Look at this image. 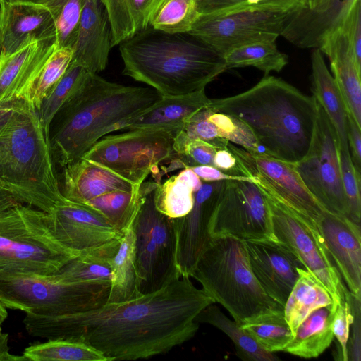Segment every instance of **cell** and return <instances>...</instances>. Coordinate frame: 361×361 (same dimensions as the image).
<instances>
[{"instance_id": "cell-49", "label": "cell", "mask_w": 361, "mask_h": 361, "mask_svg": "<svg viewBox=\"0 0 361 361\" xmlns=\"http://www.w3.org/2000/svg\"><path fill=\"white\" fill-rule=\"evenodd\" d=\"M191 169L201 179V180L204 182H214L226 180H250V179L246 176L231 175L211 165H200L192 167Z\"/></svg>"}, {"instance_id": "cell-6", "label": "cell", "mask_w": 361, "mask_h": 361, "mask_svg": "<svg viewBox=\"0 0 361 361\" xmlns=\"http://www.w3.org/2000/svg\"><path fill=\"white\" fill-rule=\"evenodd\" d=\"M190 278L240 324L283 309L262 289L250 265L245 240L230 235L212 237Z\"/></svg>"}, {"instance_id": "cell-10", "label": "cell", "mask_w": 361, "mask_h": 361, "mask_svg": "<svg viewBox=\"0 0 361 361\" xmlns=\"http://www.w3.org/2000/svg\"><path fill=\"white\" fill-rule=\"evenodd\" d=\"M152 186L142 197L134 221L135 264L141 294L156 291L180 276L171 219L158 211Z\"/></svg>"}, {"instance_id": "cell-18", "label": "cell", "mask_w": 361, "mask_h": 361, "mask_svg": "<svg viewBox=\"0 0 361 361\" xmlns=\"http://www.w3.org/2000/svg\"><path fill=\"white\" fill-rule=\"evenodd\" d=\"M357 0H322L292 11L281 35L297 47L319 49L340 30Z\"/></svg>"}, {"instance_id": "cell-7", "label": "cell", "mask_w": 361, "mask_h": 361, "mask_svg": "<svg viewBox=\"0 0 361 361\" xmlns=\"http://www.w3.org/2000/svg\"><path fill=\"white\" fill-rule=\"evenodd\" d=\"M80 253L56 239L47 212L22 204L0 212V271L51 275Z\"/></svg>"}, {"instance_id": "cell-13", "label": "cell", "mask_w": 361, "mask_h": 361, "mask_svg": "<svg viewBox=\"0 0 361 361\" xmlns=\"http://www.w3.org/2000/svg\"><path fill=\"white\" fill-rule=\"evenodd\" d=\"M276 240L290 249L325 287L332 299H347L349 290L334 264L318 227L265 195Z\"/></svg>"}, {"instance_id": "cell-36", "label": "cell", "mask_w": 361, "mask_h": 361, "mask_svg": "<svg viewBox=\"0 0 361 361\" xmlns=\"http://www.w3.org/2000/svg\"><path fill=\"white\" fill-rule=\"evenodd\" d=\"M269 353L284 351L294 337L285 319L283 309L250 319L239 326Z\"/></svg>"}, {"instance_id": "cell-51", "label": "cell", "mask_w": 361, "mask_h": 361, "mask_svg": "<svg viewBox=\"0 0 361 361\" xmlns=\"http://www.w3.org/2000/svg\"><path fill=\"white\" fill-rule=\"evenodd\" d=\"M26 360L23 355H14L10 353L8 334L4 333L0 327V361Z\"/></svg>"}, {"instance_id": "cell-37", "label": "cell", "mask_w": 361, "mask_h": 361, "mask_svg": "<svg viewBox=\"0 0 361 361\" xmlns=\"http://www.w3.org/2000/svg\"><path fill=\"white\" fill-rule=\"evenodd\" d=\"M90 73L82 65L71 61L63 76L43 99L37 111L41 123L49 135L50 125L55 115Z\"/></svg>"}, {"instance_id": "cell-1", "label": "cell", "mask_w": 361, "mask_h": 361, "mask_svg": "<svg viewBox=\"0 0 361 361\" xmlns=\"http://www.w3.org/2000/svg\"><path fill=\"white\" fill-rule=\"evenodd\" d=\"M215 303L190 277L152 293L106 302L89 311L58 316L26 313L27 333L48 339L84 341L113 360L147 359L181 345L197 334L198 314Z\"/></svg>"}, {"instance_id": "cell-31", "label": "cell", "mask_w": 361, "mask_h": 361, "mask_svg": "<svg viewBox=\"0 0 361 361\" xmlns=\"http://www.w3.org/2000/svg\"><path fill=\"white\" fill-rule=\"evenodd\" d=\"M121 238L81 252L55 274L68 282L111 283L113 259L118 249Z\"/></svg>"}, {"instance_id": "cell-23", "label": "cell", "mask_w": 361, "mask_h": 361, "mask_svg": "<svg viewBox=\"0 0 361 361\" xmlns=\"http://www.w3.org/2000/svg\"><path fill=\"white\" fill-rule=\"evenodd\" d=\"M56 49L55 37L36 39L11 54L0 56V104L21 99Z\"/></svg>"}, {"instance_id": "cell-16", "label": "cell", "mask_w": 361, "mask_h": 361, "mask_svg": "<svg viewBox=\"0 0 361 361\" xmlns=\"http://www.w3.org/2000/svg\"><path fill=\"white\" fill-rule=\"evenodd\" d=\"M49 228L65 247L82 252L100 247L122 236L105 217L64 197L47 212Z\"/></svg>"}, {"instance_id": "cell-50", "label": "cell", "mask_w": 361, "mask_h": 361, "mask_svg": "<svg viewBox=\"0 0 361 361\" xmlns=\"http://www.w3.org/2000/svg\"><path fill=\"white\" fill-rule=\"evenodd\" d=\"M235 158L227 149L216 150L213 161L214 167L228 173L235 168Z\"/></svg>"}, {"instance_id": "cell-15", "label": "cell", "mask_w": 361, "mask_h": 361, "mask_svg": "<svg viewBox=\"0 0 361 361\" xmlns=\"http://www.w3.org/2000/svg\"><path fill=\"white\" fill-rule=\"evenodd\" d=\"M291 12L246 9L199 15L188 32L224 57L247 44L276 40Z\"/></svg>"}, {"instance_id": "cell-9", "label": "cell", "mask_w": 361, "mask_h": 361, "mask_svg": "<svg viewBox=\"0 0 361 361\" xmlns=\"http://www.w3.org/2000/svg\"><path fill=\"white\" fill-rule=\"evenodd\" d=\"M180 128H147L105 135L82 157L94 161L130 182L141 185L158 166L175 157Z\"/></svg>"}, {"instance_id": "cell-30", "label": "cell", "mask_w": 361, "mask_h": 361, "mask_svg": "<svg viewBox=\"0 0 361 361\" xmlns=\"http://www.w3.org/2000/svg\"><path fill=\"white\" fill-rule=\"evenodd\" d=\"M202 184L191 168H184L157 185L153 194L156 209L171 219L185 216L192 208L194 192Z\"/></svg>"}, {"instance_id": "cell-3", "label": "cell", "mask_w": 361, "mask_h": 361, "mask_svg": "<svg viewBox=\"0 0 361 361\" xmlns=\"http://www.w3.org/2000/svg\"><path fill=\"white\" fill-rule=\"evenodd\" d=\"M207 106L244 121L266 154L289 163L307 153L317 111L313 96L269 75L243 92L211 99Z\"/></svg>"}, {"instance_id": "cell-22", "label": "cell", "mask_w": 361, "mask_h": 361, "mask_svg": "<svg viewBox=\"0 0 361 361\" xmlns=\"http://www.w3.org/2000/svg\"><path fill=\"white\" fill-rule=\"evenodd\" d=\"M61 169L62 195L80 204L109 192L133 190L142 185L135 184L106 166L84 157Z\"/></svg>"}, {"instance_id": "cell-46", "label": "cell", "mask_w": 361, "mask_h": 361, "mask_svg": "<svg viewBox=\"0 0 361 361\" xmlns=\"http://www.w3.org/2000/svg\"><path fill=\"white\" fill-rule=\"evenodd\" d=\"M347 137L351 160L357 171L361 173V128L348 114Z\"/></svg>"}, {"instance_id": "cell-5", "label": "cell", "mask_w": 361, "mask_h": 361, "mask_svg": "<svg viewBox=\"0 0 361 361\" xmlns=\"http://www.w3.org/2000/svg\"><path fill=\"white\" fill-rule=\"evenodd\" d=\"M0 187L20 204L49 212L63 196L37 109L19 99L0 135Z\"/></svg>"}, {"instance_id": "cell-47", "label": "cell", "mask_w": 361, "mask_h": 361, "mask_svg": "<svg viewBox=\"0 0 361 361\" xmlns=\"http://www.w3.org/2000/svg\"><path fill=\"white\" fill-rule=\"evenodd\" d=\"M360 300L350 296L351 305L353 310V334L350 341V352L348 356L349 360H360Z\"/></svg>"}, {"instance_id": "cell-45", "label": "cell", "mask_w": 361, "mask_h": 361, "mask_svg": "<svg viewBox=\"0 0 361 361\" xmlns=\"http://www.w3.org/2000/svg\"><path fill=\"white\" fill-rule=\"evenodd\" d=\"M304 6H307V0H244L241 4L228 11L249 9L291 12Z\"/></svg>"}, {"instance_id": "cell-4", "label": "cell", "mask_w": 361, "mask_h": 361, "mask_svg": "<svg viewBox=\"0 0 361 361\" xmlns=\"http://www.w3.org/2000/svg\"><path fill=\"white\" fill-rule=\"evenodd\" d=\"M118 45L122 73L162 96L204 90L227 70L221 54L189 32L149 27Z\"/></svg>"}, {"instance_id": "cell-40", "label": "cell", "mask_w": 361, "mask_h": 361, "mask_svg": "<svg viewBox=\"0 0 361 361\" xmlns=\"http://www.w3.org/2000/svg\"><path fill=\"white\" fill-rule=\"evenodd\" d=\"M85 0H43L51 11L56 25V48L73 49Z\"/></svg>"}, {"instance_id": "cell-11", "label": "cell", "mask_w": 361, "mask_h": 361, "mask_svg": "<svg viewBox=\"0 0 361 361\" xmlns=\"http://www.w3.org/2000/svg\"><path fill=\"white\" fill-rule=\"evenodd\" d=\"M224 149L236 161L235 168L227 173L249 178L263 194L318 227L326 209L308 190L294 163L266 154L251 153L228 141Z\"/></svg>"}, {"instance_id": "cell-53", "label": "cell", "mask_w": 361, "mask_h": 361, "mask_svg": "<svg viewBox=\"0 0 361 361\" xmlns=\"http://www.w3.org/2000/svg\"><path fill=\"white\" fill-rule=\"evenodd\" d=\"M7 315H8V312H7V310H6V307H4L0 302V326L4 322V320L6 319Z\"/></svg>"}, {"instance_id": "cell-21", "label": "cell", "mask_w": 361, "mask_h": 361, "mask_svg": "<svg viewBox=\"0 0 361 361\" xmlns=\"http://www.w3.org/2000/svg\"><path fill=\"white\" fill-rule=\"evenodd\" d=\"M112 32L106 8L100 0H85L73 49V62L98 73L107 66Z\"/></svg>"}, {"instance_id": "cell-41", "label": "cell", "mask_w": 361, "mask_h": 361, "mask_svg": "<svg viewBox=\"0 0 361 361\" xmlns=\"http://www.w3.org/2000/svg\"><path fill=\"white\" fill-rule=\"evenodd\" d=\"M207 118L216 127L219 137L251 153L265 154L250 128L231 115L205 107Z\"/></svg>"}, {"instance_id": "cell-8", "label": "cell", "mask_w": 361, "mask_h": 361, "mask_svg": "<svg viewBox=\"0 0 361 361\" xmlns=\"http://www.w3.org/2000/svg\"><path fill=\"white\" fill-rule=\"evenodd\" d=\"M110 283L68 282L56 274L0 271V302L25 313L58 316L107 302Z\"/></svg>"}, {"instance_id": "cell-43", "label": "cell", "mask_w": 361, "mask_h": 361, "mask_svg": "<svg viewBox=\"0 0 361 361\" xmlns=\"http://www.w3.org/2000/svg\"><path fill=\"white\" fill-rule=\"evenodd\" d=\"M350 293L347 299L338 302L333 320V333L338 344V360L348 361V342L350 326L353 322V310L350 300Z\"/></svg>"}, {"instance_id": "cell-54", "label": "cell", "mask_w": 361, "mask_h": 361, "mask_svg": "<svg viewBox=\"0 0 361 361\" xmlns=\"http://www.w3.org/2000/svg\"><path fill=\"white\" fill-rule=\"evenodd\" d=\"M16 1L42 4L43 0H12Z\"/></svg>"}, {"instance_id": "cell-44", "label": "cell", "mask_w": 361, "mask_h": 361, "mask_svg": "<svg viewBox=\"0 0 361 361\" xmlns=\"http://www.w3.org/2000/svg\"><path fill=\"white\" fill-rule=\"evenodd\" d=\"M353 59L361 70V0H357L348 14L342 27Z\"/></svg>"}, {"instance_id": "cell-55", "label": "cell", "mask_w": 361, "mask_h": 361, "mask_svg": "<svg viewBox=\"0 0 361 361\" xmlns=\"http://www.w3.org/2000/svg\"><path fill=\"white\" fill-rule=\"evenodd\" d=\"M322 0H307V6L309 7H313L317 4Z\"/></svg>"}, {"instance_id": "cell-12", "label": "cell", "mask_w": 361, "mask_h": 361, "mask_svg": "<svg viewBox=\"0 0 361 361\" xmlns=\"http://www.w3.org/2000/svg\"><path fill=\"white\" fill-rule=\"evenodd\" d=\"M294 165L308 190L326 211L347 216L338 137L318 103L308 150Z\"/></svg>"}, {"instance_id": "cell-25", "label": "cell", "mask_w": 361, "mask_h": 361, "mask_svg": "<svg viewBox=\"0 0 361 361\" xmlns=\"http://www.w3.org/2000/svg\"><path fill=\"white\" fill-rule=\"evenodd\" d=\"M210 99L204 90L183 95L162 96L151 107L130 120L122 130L164 128L181 129L188 118L209 105Z\"/></svg>"}, {"instance_id": "cell-35", "label": "cell", "mask_w": 361, "mask_h": 361, "mask_svg": "<svg viewBox=\"0 0 361 361\" xmlns=\"http://www.w3.org/2000/svg\"><path fill=\"white\" fill-rule=\"evenodd\" d=\"M23 355L32 361H108L88 343L71 338L48 339L26 348Z\"/></svg>"}, {"instance_id": "cell-39", "label": "cell", "mask_w": 361, "mask_h": 361, "mask_svg": "<svg viewBox=\"0 0 361 361\" xmlns=\"http://www.w3.org/2000/svg\"><path fill=\"white\" fill-rule=\"evenodd\" d=\"M198 16L195 0H163L149 27L169 33L188 32Z\"/></svg>"}, {"instance_id": "cell-32", "label": "cell", "mask_w": 361, "mask_h": 361, "mask_svg": "<svg viewBox=\"0 0 361 361\" xmlns=\"http://www.w3.org/2000/svg\"><path fill=\"white\" fill-rule=\"evenodd\" d=\"M334 301L322 283L306 269H301L283 307L285 319L293 334L305 317L314 310Z\"/></svg>"}, {"instance_id": "cell-26", "label": "cell", "mask_w": 361, "mask_h": 361, "mask_svg": "<svg viewBox=\"0 0 361 361\" xmlns=\"http://www.w3.org/2000/svg\"><path fill=\"white\" fill-rule=\"evenodd\" d=\"M311 90L313 97L327 115L338 137L340 151L350 152L348 144V112L336 81L327 68L322 51L311 54Z\"/></svg>"}, {"instance_id": "cell-19", "label": "cell", "mask_w": 361, "mask_h": 361, "mask_svg": "<svg viewBox=\"0 0 361 361\" xmlns=\"http://www.w3.org/2000/svg\"><path fill=\"white\" fill-rule=\"evenodd\" d=\"M56 38L50 9L43 4L0 0V56L36 39Z\"/></svg>"}, {"instance_id": "cell-33", "label": "cell", "mask_w": 361, "mask_h": 361, "mask_svg": "<svg viewBox=\"0 0 361 361\" xmlns=\"http://www.w3.org/2000/svg\"><path fill=\"white\" fill-rule=\"evenodd\" d=\"M199 324H210L226 334L233 341L236 355L245 361H276L274 353L264 350L256 341L233 320L227 317L214 303L204 308L197 316Z\"/></svg>"}, {"instance_id": "cell-24", "label": "cell", "mask_w": 361, "mask_h": 361, "mask_svg": "<svg viewBox=\"0 0 361 361\" xmlns=\"http://www.w3.org/2000/svg\"><path fill=\"white\" fill-rule=\"evenodd\" d=\"M319 49L329 60L348 114L361 128V70L355 63L341 28L331 35Z\"/></svg>"}, {"instance_id": "cell-29", "label": "cell", "mask_w": 361, "mask_h": 361, "mask_svg": "<svg viewBox=\"0 0 361 361\" xmlns=\"http://www.w3.org/2000/svg\"><path fill=\"white\" fill-rule=\"evenodd\" d=\"M108 14L112 46L118 45L150 26L163 0H100Z\"/></svg>"}, {"instance_id": "cell-38", "label": "cell", "mask_w": 361, "mask_h": 361, "mask_svg": "<svg viewBox=\"0 0 361 361\" xmlns=\"http://www.w3.org/2000/svg\"><path fill=\"white\" fill-rule=\"evenodd\" d=\"M72 58L71 48H56L28 86L21 99L31 103L38 110L47 92L66 71Z\"/></svg>"}, {"instance_id": "cell-34", "label": "cell", "mask_w": 361, "mask_h": 361, "mask_svg": "<svg viewBox=\"0 0 361 361\" xmlns=\"http://www.w3.org/2000/svg\"><path fill=\"white\" fill-rule=\"evenodd\" d=\"M276 41L255 42L231 49L224 56L226 69L252 66L264 75L280 72L288 64V57L278 49Z\"/></svg>"}, {"instance_id": "cell-52", "label": "cell", "mask_w": 361, "mask_h": 361, "mask_svg": "<svg viewBox=\"0 0 361 361\" xmlns=\"http://www.w3.org/2000/svg\"><path fill=\"white\" fill-rule=\"evenodd\" d=\"M19 99L0 104V135L7 126Z\"/></svg>"}, {"instance_id": "cell-48", "label": "cell", "mask_w": 361, "mask_h": 361, "mask_svg": "<svg viewBox=\"0 0 361 361\" xmlns=\"http://www.w3.org/2000/svg\"><path fill=\"white\" fill-rule=\"evenodd\" d=\"M244 0H195L199 15H207L233 9Z\"/></svg>"}, {"instance_id": "cell-42", "label": "cell", "mask_w": 361, "mask_h": 361, "mask_svg": "<svg viewBox=\"0 0 361 361\" xmlns=\"http://www.w3.org/2000/svg\"><path fill=\"white\" fill-rule=\"evenodd\" d=\"M340 164L342 185L346 202L347 217L360 225L361 173L355 169L351 160L350 152L340 151Z\"/></svg>"}, {"instance_id": "cell-2", "label": "cell", "mask_w": 361, "mask_h": 361, "mask_svg": "<svg viewBox=\"0 0 361 361\" xmlns=\"http://www.w3.org/2000/svg\"><path fill=\"white\" fill-rule=\"evenodd\" d=\"M161 97L149 87L126 86L90 73L50 125L55 164L62 169L79 159L98 140L122 130Z\"/></svg>"}, {"instance_id": "cell-14", "label": "cell", "mask_w": 361, "mask_h": 361, "mask_svg": "<svg viewBox=\"0 0 361 361\" xmlns=\"http://www.w3.org/2000/svg\"><path fill=\"white\" fill-rule=\"evenodd\" d=\"M212 237L276 240L265 196L248 180H223L209 224Z\"/></svg>"}, {"instance_id": "cell-27", "label": "cell", "mask_w": 361, "mask_h": 361, "mask_svg": "<svg viewBox=\"0 0 361 361\" xmlns=\"http://www.w3.org/2000/svg\"><path fill=\"white\" fill-rule=\"evenodd\" d=\"M338 304L334 302L312 310L298 326L283 352L306 359L323 353L334 338L333 320Z\"/></svg>"}, {"instance_id": "cell-20", "label": "cell", "mask_w": 361, "mask_h": 361, "mask_svg": "<svg viewBox=\"0 0 361 361\" xmlns=\"http://www.w3.org/2000/svg\"><path fill=\"white\" fill-rule=\"evenodd\" d=\"M318 228L349 292L361 299L360 225L345 216L326 210Z\"/></svg>"}, {"instance_id": "cell-28", "label": "cell", "mask_w": 361, "mask_h": 361, "mask_svg": "<svg viewBox=\"0 0 361 361\" xmlns=\"http://www.w3.org/2000/svg\"><path fill=\"white\" fill-rule=\"evenodd\" d=\"M137 215V214H136ZM133 216L122 228L118 249L112 263L111 280L107 302H120L140 295L135 264V235Z\"/></svg>"}, {"instance_id": "cell-17", "label": "cell", "mask_w": 361, "mask_h": 361, "mask_svg": "<svg viewBox=\"0 0 361 361\" xmlns=\"http://www.w3.org/2000/svg\"><path fill=\"white\" fill-rule=\"evenodd\" d=\"M251 269L262 289L284 307L300 276L306 269L301 260L276 240H245Z\"/></svg>"}]
</instances>
